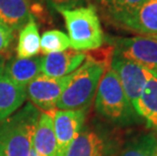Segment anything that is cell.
Masks as SVG:
<instances>
[{"instance_id":"ffe728a7","label":"cell","mask_w":157,"mask_h":156,"mask_svg":"<svg viewBox=\"0 0 157 156\" xmlns=\"http://www.w3.org/2000/svg\"><path fill=\"white\" fill-rule=\"evenodd\" d=\"M102 13L103 18L129 12L139 6L144 0H93Z\"/></svg>"},{"instance_id":"cb8c5ba5","label":"cell","mask_w":157,"mask_h":156,"mask_svg":"<svg viewBox=\"0 0 157 156\" xmlns=\"http://www.w3.org/2000/svg\"><path fill=\"white\" fill-rule=\"evenodd\" d=\"M29 156H39V155L36 153V151L34 150V149H32L31 153H29Z\"/></svg>"},{"instance_id":"4fadbf2b","label":"cell","mask_w":157,"mask_h":156,"mask_svg":"<svg viewBox=\"0 0 157 156\" xmlns=\"http://www.w3.org/2000/svg\"><path fill=\"white\" fill-rule=\"evenodd\" d=\"M54 111L40 112L33 139V149L39 156H56L57 154V141L53 125Z\"/></svg>"},{"instance_id":"52a82bcc","label":"cell","mask_w":157,"mask_h":156,"mask_svg":"<svg viewBox=\"0 0 157 156\" xmlns=\"http://www.w3.org/2000/svg\"><path fill=\"white\" fill-rule=\"evenodd\" d=\"M71 74L63 77H51L40 74L25 87L26 97L39 111L43 112L54 111L68 84Z\"/></svg>"},{"instance_id":"3957f363","label":"cell","mask_w":157,"mask_h":156,"mask_svg":"<svg viewBox=\"0 0 157 156\" xmlns=\"http://www.w3.org/2000/svg\"><path fill=\"white\" fill-rule=\"evenodd\" d=\"M109 65L86 55L85 61L71 74L70 80L56 105L57 109L87 111L95 97L96 89Z\"/></svg>"},{"instance_id":"d4e9b609","label":"cell","mask_w":157,"mask_h":156,"mask_svg":"<svg viewBox=\"0 0 157 156\" xmlns=\"http://www.w3.org/2000/svg\"><path fill=\"white\" fill-rule=\"evenodd\" d=\"M151 38H154L155 40H157V36H151Z\"/></svg>"},{"instance_id":"d6986e66","label":"cell","mask_w":157,"mask_h":156,"mask_svg":"<svg viewBox=\"0 0 157 156\" xmlns=\"http://www.w3.org/2000/svg\"><path fill=\"white\" fill-rule=\"evenodd\" d=\"M70 49L68 36L59 29H50L43 34L41 38V52L48 55L52 53L63 52Z\"/></svg>"},{"instance_id":"5bb4252c","label":"cell","mask_w":157,"mask_h":156,"mask_svg":"<svg viewBox=\"0 0 157 156\" xmlns=\"http://www.w3.org/2000/svg\"><path fill=\"white\" fill-rule=\"evenodd\" d=\"M42 57L12 58L4 63L3 70L14 83L26 87L31 81L41 74Z\"/></svg>"},{"instance_id":"7a4b0ae2","label":"cell","mask_w":157,"mask_h":156,"mask_svg":"<svg viewBox=\"0 0 157 156\" xmlns=\"http://www.w3.org/2000/svg\"><path fill=\"white\" fill-rule=\"evenodd\" d=\"M63 16L68 32L70 48L80 52L94 51L105 41L95 5L73 8L55 7Z\"/></svg>"},{"instance_id":"ba28073f","label":"cell","mask_w":157,"mask_h":156,"mask_svg":"<svg viewBox=\"0 0 157 156\" xmlns=\"http://www.w3.org/2000/svg\"><path fill=\"white\" fill-rule=\"evenodd\" d=\"M109 67L116 72L124 92L135 109L147 80L152 74L133 61L113 54Z\"/></svg>"},{"instance_id":"8fae6325","label":"cell","mask_w":157,"mask_h":156,"mask_svg":"<svg viewBox=\"0 0 157 156\" xmlns=\"http://www.w3.org/2000/svg\"><path fill=\"white\" fill-rule=\"evenodd\" d=\"M86 53L73 49L52 53L42 58L41 73L51 77H63L71 74L83 64Z\"/></svg>"},{"instance_id":"4316f807","label":"cell","mask_w":157,"mask_h":156,"mask_svg":"<svg viewBox=\"0 0 157 156\" xmlns=\"http://www.w3.org/2000/svg\"><path fill=\"white\" fill-rule=\"evenodd\" d=\"M155 156H157V150H156V153H155Z\"/></svg>"},{"instance_id":"603a6c76","label":"cell","mask_w":157,"mask_h":156,"mask_svg":"<svg viewBox=\"0 0 157 156\" xmlns=\"http://www.w3.org/2000/svg\"><path fill=\"white\" fill-rule=\"evenodd\" d=\"M5 63V58L2 54H0V67H2Z\"/></svg>"},{"instance_id":"9a60e30c","label":"cell","mask_w":157,"mask_h":156,"mask_svg":"<svg viewBox=\"0 0 157 156\" xmlns=\"http://www.w3.org/2000/svg\"><path fill=\"white\" fill-rule=\"evenodd\" d=\"M29 0H0V22L17 32L31 18Z\"/></svg>"},{"instance_id":"484cf974","label":"cell","mask_w":157,"mask_h":156,"mask_svg":"<svg viewBox=\"0 0 157 156\" xmlns=\"http://www.w3.org/2000/svg\"><path fill=\"white\" fill-rule=\"evenodd\" d=\"M36 1H38V2H40V1H42V0H36Z\"/></svg>"},{"instance_id":"8992f818","label":"cell","mask_w":157,"mask_h":156,"mask_svg":"<svg viewBox=\"0 0 157 156\" xmlns=\"http://www.w3.org/2000/svg\"><path fill=\"white\" fill-rule=\"evenodd\" d=\"M115 28L138 34L157 36V0H144L133 10L105 19Z\"/></svg>"},{"instance_id":"7c38bea8","label":"cell","mask_w":157,"mask_h":156,"mask_svg":"<svg viewBox=\"0 0 157 156\" xmlns=\"http://www.w3.org/2000/svg\"><path fill=\"white\" fill-rule=\"evenodd\" d=\"M26 98L25 87L14 83L0 67V123L22 105Z\"/></svg>"},{"instance_id":"e0dca14e","label":"cell","mask_w":157,"mask_h":156,"mask_svg":"<svg viewBox=\"0 0 157 156\" xmlns=\"http://www.w3.org/2000/svg\"><path fill=\"white\" fill-rule=\"evenodd\" d=\"M41 51V38L38 25L34 16H31L26 25L19 32L16 54L18 58L36 57Z\"/></svg>"},{"instance_id":"5b68a950","label":"cell","mask_w":157,"mask_h":156,"mask_svg":"<svg viewBox=\"0 0 157 156\" xmlns=\"http://www.w3.org/2000/svg\"><path fill=\"white\" fill-rule=\"evenodd\" d=\"M113 54L133 61L157 77V40L151 36H108Z\"/></svg>"},{"instance_id":"44dd1931","label":"cell","mask_w":157,"mask_h":156,"mask_svg":"<svg viewBox=\"0 0 157 156\" xmlns=\"http://www.w3.org/2000/svg\"><path fill=\"white\" fill-rule=\"evenodd\" d=\"M14 40V32L0 22V54L5 52Z\"/></svg>"},{"instance_id":"277c9868","label":"cell","mask_w":157,"mask_h":156,"mask_svg":"<svg viewBox=\"0 0 157 156\" xmlns=\"http://www.w3.org/2000/svg\"><path fill=\"white\" fill-rule=\"evenodd\" d=\"M94 105L98 114L115 124L128 125L138 118L124 92L116 72L109 66L105 70L99 80Z\"/></svg>"},{"instance_id":"ac0fdd59","label":"cell","mask_w":157,"mask_h":156,"mask_svg":"<svg viewBox=\"0 0 157 156\" xmlns=\"http://www.w3.org/2000/svg\"><path fill=\"white\" fill-rule=\"evenodd\" d=\"M157 135L148 133L131 141L117 156H155Z\"/></svg>"},{"instance_id":"6da1fadb","label":"cell","mask_w":157,"mask_h":156,"mask_svg":"<svg viewBox=\"0 0 157 156\" xmlns=\"http://www.w3.org/2000/svg\"><path fill=\"white\" fill-rule=\"evenodd\" d=\"M40 111L28 102L0 123V156H29Z\"/></svg>"},{"instance_id":"7402d4cb","label":"cell","mask_w":157,"mask_h":156,"mask_svg":"<svg viewBox=\"0 0 157 156\" xmlns=\"http://www.w3.org/2000/svg\"><path fill=\"white\" fill-rule=\"evenodd\" d=\"M54 7H62V8H73V6L81 4L83 0H50Z\"/></svg>"},{"instance_id":"30bf717a","label":"cell","mask_w":157,"mask_h":156,"mask_svg":"<svg viewBox=\"0 0 157 156\" xmlns=\"http://www.w3.org/2000/svg\"><path fill=\"white\" fill-rule=\"evenodd\" d=\"M113 153L111 139L98 131L86 129L81 130L63 156H112Z\"/></svg>"},{"instance_id":"9c48e42d","label":"cell","mask_w":157,"mask_h":156,"mask_svg":"<svg viewBox=\"0 0 157 156\" xmlns=\"http://www.w3.org/2000/svg\"><path fill=\"white\" fill-rule=\"evenodd\" d=\"M87 111L55 109L53 125L57 141L56 156H63L66 149L82 130Z\"/></svg>"},{"instance_id":"2e32d148","label":"cell","mask_w":157,"mask_h":156,"mask_svg":"<svg viewBox=\"0 0 157 156\" xmlns=\"http://www.w3.org/2000/svg\"><path fill=\"white\" fill-rule=\"evenodd\" d=\"M138 117L145 120L147 127L157 131V77L151 75L140 95L136 108Z\"/></svg>"}]
</instances>
